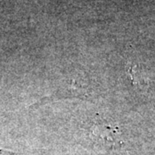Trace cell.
<instances>
[{
    "label": "cell",
    "instance_id": "obj_1",
    "mask_svg": "<svg viewBox=\"0 0 155 155\" xmlns=\"http://www.w3.org/2000/svg\"><path fill=\"white\" fill-rule=\"evenodd\" d=\"M0 151H1V150H0Z\"/></svg>",
    "mask_w": 155,
    "mask_h": 155
}]
</instances>
